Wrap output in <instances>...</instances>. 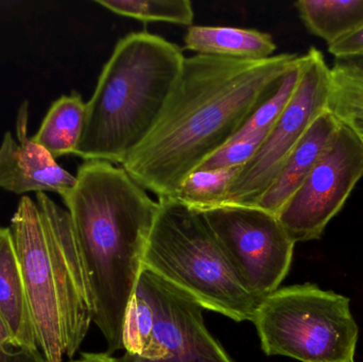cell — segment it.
Returning a JSON list of instances; mask_svg holds the SVG:
<instances>
[{
	"label": "cell",
	"mask_w": 363,
	"mask_h": 362,
	"mask_svg": "<svg viewBox=\"0 0 363 362\" xmlns=\"http://www.w3.org/2000/svg\"><path fill=\"white\" fill-rule=\"evenodd\" d=\"M300 57H185L159 121L121 167L157 198L176 197L184 181L230 144Z\"/></svg>",
	"instance_id": "cell-1"
},
{
	"label": "cell",
	"mask_w": 363,
	"mask_h": 362,
	"mask_svg": "<svg viewBox=\"0 0 363 362\" xmlns=\"http://www.w3.org/2000/svg\"><path fill=\"white\" fill-rule=\"evenodd\" d=\"M62 199L89 281L94 323L110 352L121 350L159 202L121 166L101 161L84 162Z\"/></svg>",
	"instance_id": "cell-2"
},
{
	"label": "cell",
	"mask_w": 363,
	"mask_h": 362,
	"mask_svg": "<svg viewBox=\"0 0 363 362\" xmlns=\"http://www.w3.org/2000/svg\"><path fill=\"white\" fill-rule=\"evenodd\" d=\"M10 230L38 351L47 362L72 358L94 322V304L69 214L45 193L25 196Z\"/></svg>",
	"instance_id": "cell-3"
},
{
	"label": "cell",
	"mask_w": 363,
	"mask_h": 362,
	"mask_svg": "<svg viewBox=\"0 0 363 362\" xmlns=\"http://www.w3.org/2000/svg\"><path fill=\"white\" fill-rule=\"evenodd\" d=\"M185 57L178 45L147 31L121 38L86 102L74 155L123 165L159 121Z\"/></svg>",
	"instance_id": "cell-4"
},
{
	"label": "cell",
	"mask_w": 363,
	"mask_h": 362,
	"mask_svg": "<svg viewBox=\"0 0 363 362\" xmlns=\"http://www.w3.org/2000/svg\"><path fill=\"white\" fill-rule=\"evenodd\" d=\"M144 268L204 310L253 322L259 302L245 288L204 215L176 198H159Z\"/></svg>",
	"instance_id": "cell-5"
},
{
	"label": "cell",
	"mask_w": 363,
	"mask_h": 362,
	"mask_svg": "<svg viewBox=\"0 0 363 362\" xmlns=\"http://www.w3.org/2000/svg\"><path fill=\"white\" fill-rule=\"evenodd\" d=\"M268 356L301 362H355L358 327L350 299L315 284L277 289L253 320Z\"/></svg>",
	"instance_id": "cell-6"
},
{
	"label": "cell",
	"mask_w": 363,
	"mask_h": 362,
	"mask_svg": "<svg viewBox=\"0 0 363 362\" xmlns=\"http://www.w3.org/2000/svg\"><path fill=\"white\" fill-rule=\"evenodd\" d=\"M203 310L144 268L125 315L119 362H234L205 327Z\"/></svg>",
	"instance_id": "cell-7"
},
{
	"label": "cell",
	"mask_w": 363,
	"mask_h": 362,
	"mask_svg": "<svg viewBox=\"0 0 363 362\" xmlns=\"http://www.w3.org/2000/svg\"><path fill=\"white\" fill-rule=\"evenodd\" d=\"M300 82L253 159L241 168L219 206H255L315 119L328 110L332 72L323 53L304 55Z\"/></svg>",
	"instance_id": "cell-8"
},
{
	"label": "cell",
	"mask_w": 363,
	"mask_h": 362,
	"mask_svg": "<svg viewBox=\"0 0 363 362\" xmlns=\"http://www.w3.org/2000/svg\"><path fill=\"white\" fill-rule=\"evenodd\" d=\"M202 214L237 276L262 303L287 276L296 242L277 216L256 206H218Z\"/></svg>",
	"instance_id": "cell-9"
},
{
	"label": "cell",
	"mask_w": 363,
	"mask_h": 362,
	"mask_svg": "<svg viewBox=\"0 0 363 362\" xmlns=\"http://www.w3.org/2000/svg\"><path fill=\"white\" fill-rule=\"evenodd\" d=\"M363 178V142L341 125L319 163L277 215L294 242L319 239Z\"/></svg>",
	"instance_id": "cell-10"
},
{
	"label": "cell",
	"mask_w": 363,
	"mask_h": 362,
	"mask_svg": "<svg viewBox=\"0 0 363 362\" xmlns=\"http://www.w3.org/2000/svg\"><path fill=\"white\" fill-rule=\"evenodd\" d=\"M16 131L17 140L6 132L0 146V188L16 195L51 191L63 197L76 184V176L30 137L27 103L19 110Z\"/></svg>",
	"instance_id": "cell-11"
},
{
	"label": "cell",
	"mask_w": 363,
	"mask_h": 362,
	"mask_svg": "<svg viewBox=\"0 0 363 362\" xmlns=\"http://www.w3.org/2000/svg\"><path fill=\"white\" fill-rule=\"evenodd\" d=\"M340 128L341 123L330 111L322 113L286 159L272 184L258 200L256 208L277 216L319 163Z\"/></svg>",
	"instance_id": "cell-12"
},
{
	"label": "cell",
	"mask_w": 363,
	"mask_h": 362,
	"mask_svg": "<svg viewBox=\"0 0 363 362\" xmlns=\"http://www.w3.org/2000/svg\"><path fill=\"white\" fill-rule=\"evenodd\" d=\"M0 310L18 348L38 351L12 233L0 227Z\"/></svg>",
	"instance_id": "cell-13"
},
{
	"label": "cell",
	"mask_w": 363,
	"mask_h": 362,
	"mask_svg": "<svg viewBox=\"0 0 363 362\" xmlns=\"http://www.w3.org/2000/svg\"><path fill=\"white\" fill-rule=\"evenodd\" d=\"M184 48L196 55L237 60L269 59L277 45L266 32L225 26H194L184 36Z\"/></svg>",
	"instance_id": "cell-14"
},
{
	"label": "cell",
	"mask_w": 363,
	"mask_h": 362,
	"mask_svg": "<svg viewBox=\"0 0 363 362\" xmlns=\"http://www.w3.org/2000/svg\"><path fill=\"white\" fill-rule=\"evenodd\" d=\"M86 102L78 93L64 95L53 102L32 140L55 159L76 154L84 130Z\"/></svg>",
	"instance_id": "cell-15"
},
{
	"label": "cell",
	"mask_w": 363,
	"mask_h": 362,
	"mask_svg": "<svg viewBox=\"0 0 363 362\" xmlns=\"http://www.w3.org/2000/svg\"><path fill=\"white\" fill-rule=\"evenodd\" d=\"M294 6L307 30L328 46L363 28V0H298Z\"/></svg>",
	"instance_id": "cell-16"
},
{
	"label": "cell",
	"mask_w": 363,
	"mask_h": 362,
	"mask_svg": "<svg viewBox=\"0 0 363 362\" xmlns=\"http://www.w3.org/2000/svg\"><path fill=\"white\" fill-rule=\"evenodd\" d=\"M114 14L144 23L163 21L191 27L194 12L189 0H96Z\"/></svg>",
	"instance_id": "cell-17"
},
{
	"label": "cell",
	"mask_w": 363,
	"mask_h": 362,
	"mask_svg": "<svg viewBox=\"0 0 363 362\" xmlns=\"http://www.w3.org/2000/svg\"><path fill=\"white\" fill-rule=\"evenodd\" d=\"M241 168L196 170L184 181L174 198L200 212L218 208Z\"/></svg>",
	"instance_id": "cell-18"
},
{
	"label": "cell",
	"mask_w": 363,
	"mask_h": 362,
	"mask_svg": "<svg viewBox=\"0 0 363 362\" xmlns=\"http://www.w3.org/2000/svg\"><path fill=\"white\" fill-rule=\"evenodd\" d=\"M328 110L363 142V80L330 68Z\"/></svg>",
	"instance_id": "cell-19"
},
{
	"label": "cell",
	"mask_w": 363,
	"mask_h": 362,
	"mask_svg": "<svg viewBox=\"0 0 363 362\" xmlns=\"http://www.w3.org/2000/svg\"><path fill=\"white\" fill-rule=\"evenodd\" d=\"M304 55H301L298 63L284 76L277 89L258 106L257 110L250 116L230 142L242 140L252 134L270 131L298 87L304 68Z\"/></svg>",
	"instance_id": "cell-20"
},
{
	"label": "cell",
	"mask_w": 363,
	"mask_h": 362,
	"mask_svg": "<svg viewBox=\"0 0 363 362\" xmlns=\"http://www.w3.org/2000/svg\"><path fill=\"white\" fill-rule=\"evenodd\" d=\"M268 132L252 134L242 140H235L211 155L198 170L228 169L247 165L257 152Z\"/></svg>",
	"instance_id": "cell-21"
},
{
	"label": "cell",
	"mask_w": 363,
	"mask_h": 362,
	"mask_svg": "<svg viewBox=\"0 0 363 362\" xmlns=\"http://www.w3.org/2000/svg\"><path fill=\"white\" fill-rule=\"evenodd\" d=\"M335 59L363 55V28L328 46Z\"/></svg>",
	"instance_id": "cell-22"
},
{
	"label": "cell",
	"mask_w": 363,
	"mask_h": 362,
	"mask_svg": "<svg viewBox=\"0 0 363 362\" xmlns=\"http://www.w3.org/2000/svg\"><path fill=\"white\" fill-rule=\"evenodd\" d=\"M0 362H47L40 351L26 350L17 346L0 348Z\"/></svg>",
	"instance_id": "cell-23"
},
{
	"label": "cell",
	"mask_w": 363,
	"mask_h": 362,
	"mask_svg": "<svg viewBox=\"0 0 363 362\" xmlns=\"http://www.w3.org/2000/svg\"><path fill=\"white\" fill-rule=\"evenodd\" d=\"M333 67L337 68L349 76L363 80V55L335 59Z\"/></svg>",
	"instance_id": "cell-24"
},
{
	"label": "cell",
	"mask_w": 363,
	"mask_h": 362,
	"mask_svg": "<svg viewBox=\"0 0 363 362\" xmlns=\"http://www.w3.org/2000/svg\"><path fill=\"white\" fill-rule=\"evenodd\" d=\"M9 346H17L15 344L12 332L6 323V318L0 310V348H9ZM18 348V346H17Z\"/></svg>",
	"instance_id": "cell-25"
},
{
	"label": "cell",
	"mask_w": 363,
	"mask_h": 362,
	"mask_svg": "<svg viewBox=\"0 0 363 362\" xmlns=\"http://www.w3.org/2000/svg\"><path fill=\"white\" fill-rule=\"evenodd\" d=\"M72 362H119V361L106 353H86L83 354L78 361Z\"/></svg>",
	"instance_id": "cell-26"
}]
</instances>
